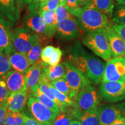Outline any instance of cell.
I'll return each mask as SVG.
<instances>
[{
	"label": "cell",
	"mask_w": 125,
	"mask_h": 125,
	"mask_svg": "<svg viewBox=\"0 0 125 125\" xmlns=\"http://www.w3.org/2000/svg\"><path fill=\"white\" fill-rule=\"evenodd\" d=\"M73 101L78 111H84L97 108L100 97L94 87L90 85L79 90L73 98Z\"/></svg>",
	"instance_id": "obj_7"
},
{
	"label": "cell",
	"mask_w": 125,
	"mask_h": 125,
	"mask_svg": "<svg viewBox=\"0 0 125 125\" xmlns=\"http://www.w3.org/2000/svg\"><path fill=\"white\" fill-rule=\"evenodd\" d=\"M89 4L93 6L105 15H112L115 8V0H91Z\"/></svg>",
	"instance_id": "obj_23"
},
{
	"label": "cell",
	"mask_w": 125,
	"mask_h": 125,
	"mask_svg": "<svg viewBox=\"0 0 125 125\" xmlns=\"http://www.w3.org/2000/svg\"><path fill=\"white\" fill-rule=\"evenodd\" d=\"M25 27L40 35L52 37L51 32L44 22L42 17L38 10L29 12L23 20Z\"/></svg>",
	"instance_id": "obj_11"
},
{
	"label": "cell",
	"mask_w": 125,
	"mask_h": 125,
	"mask_svg": "<svg viewBox=\"0 0 125 125\" xmlns=\"http://www.w3.org/2000/svg\"><path fill=\"white\" fill-rule=\"evenodd\" d=\"M82 41L85 46L103 60H108L111 58V52L105 30L88 31Z\"/></svg>",
	"instance_id": "obj_3"
},
{
	"label": "cell",
	"mask_w": 125,
	"mask_h": 125,
	"mask_svg": "<svg viewBox=\"0 0 125 125\" xmlns=\"http://www.w3.org/2000/svg\"><path fill=\"white\" fill-rule=\"evenodd\" d=\"M55 12L58 23L65 19H75L74 16L67 10L65 6L60 5L55 10Z\"/></svg>",
	"instance_id": "obj_33"
},
{
	"label": "cell",
	"mask_w": 125,
	"mask_h": 125,
	"mask_svg": "<svg viewBox=\"0 0 125 125\" xmlns=\"http://www.w3.org/2000/svg\"><path fill=\"white\" fill-rule=\"evenodd\" d=\"M10 66L14 71L24 74L31 67L26 54L16 52L9 56Z\"/></svg>",
	"instance_id": "obj_21"
},
{
	"label": "cell",
	"mask_w": 125,
	"mask_h": 125,
	"mask_svg": "<svg viewBox=\"0 0 125 125\" xmlns=\"http://www.w3.org/2000/svg\"><path fill=\"white\" fill-rule=\"evenodd\" d=\"M70 125H82L81 123L79 121H75V120H73L70 123Z\"/></svg>",
	"instance_id": "obj_45"
},
{
	"label": "cell",
	"mask_w": 125,
	"mask_h": 125,
	"mask_svg": "<svg viewBox=\"0 0 125 125\" xmlns=\"http://www.w3.org/2000/svg\"><path fill=\"white\" fill-rule=\"evenodd\" d=\"M54 49H55V48L51 46V45H48V46H45L44 48H43L41 56L42 61L44 62H46V63H49L50 59H51V56H52Z\"/></svg>",
	"instance_id": "obj_36"
},
{
	"label": "cell",
	"mask_w": 125,
	"mask_h": 125,
	"mask_svg": "<svg viewBox=\"0 0 125 125\" xmlns=\"http://www.w3.org/2000/svg\"><path fill=\"white\" fill-rule=\"evenodd\" d=\"M56 32L62 40H74L80 35L81 29L75 19H69L62 20L58 23Z\"/></svg>",
	"instance_id": "obj_12"
},
{
	"label": "cell",
	"mask_w": 125,
	"mask_h": 125,
	"mask_svg": "<svg viewBox=\"0 0 125 125\" xmlns=\"http://www.w3.org/2000/svg\"><path fill=\"white\" fill-rule=\"evenodd\" d=\"M99 94L104 101L117 103L125 100V82H102Z\"/></svg>",
	"instance_id": "obj_9"
},
{
	"label": "cell",
	"mask_w": 125,
	"mask_h": 125,
	"mask_svg": "<svg viewBox=\"0 0 125 125\" xmlns=\"http://www.w3.org/2000/svg\"><path fill=\"white\" fill-rule=\"evenodd\" d=\"M2 53H4V52H3V51H2V49H1V48H0V54H2Z\"/></svg>",
	"instance_id": "obj_50"
},
{
	"label": "cell",
	"mask_w": 125,
	"mask_h": 125,
	"mask_svg": "<svg viewBox=\"0 0 125 125\" xmlns=\"http://www.w3.org/2000/svg\"><path fill=\"white\" fill-rule=\"evenodd\" d=\"M124 108L109 104H103L97 108L100 125H110L122 114Z\"/></svg>",
	"instance_id": "obj_14"
},
{
	"label": "cell",
	"mask_w": 125,
	"mask_h": 125,
	"mask_svg": "<svg viewBox=\"0 0 125 125\" xmlns=\"http://www.w3.org/2000/svg\"><path fill=\"white\" fill-rule=\"evenodd\" d=\"M10 94L4 76H2L0 78V104L6 103Z\"/></svg>",
	"instance_id": "obj_34"
},
{
	"label": "cell",
	"mask_w": 125,
	"mask_h": 125,
	"mask_svg": "<svg viewBox=\"0 0 125 125\" xmlns=\"http://www.w3.org/2000/svg\"><path fill=\"white\" fill-rule=\"evenodd\" d=\"M15 1L16 2V4L18 5V7L20 9L21 7H22V5H24V1H23V0H15Z\"/></svg>",
	"instance_id": "obj_44"
},
{
	"label": "cell",
	"mask_w": 125,
	"mask_h": 125,
	"mask_svg": "<svg viewBox=\"0 0 125 125\" xmlns=\"http://www.w3.org/2000/svg\"><path fill=\"white\" fill-rule=\"evenodd\" d=\"M114 29L116 31V32L121 37V38L125 41V26L114 24L112 26Z\"/></svg>",
	"instance_id": "obj_39"
},
{
	"label": "cell",
	"mask_w": 125,
	"mask_h": 125,
	"mask_svg": "<svg viewBox=\"0 0 125 125\" xmlns=\"http://www.w3.org/2000/svg\"><path fill=\"white\" fill-rule=\"evenodd\" d=\"M9 56L4 53L0 54V78L12 69L9 62Z\"/></svg>",
	"instance_id": "obj_31"
},
{
	"label": "cell",
	"mask_w": 125,
	"mask_h": 125,
	"mask_svg": "<svg viewBox=\"0 0 125 125\" xmlns=\"http://www.w3.org/2000/svg\"><path fill=\"white\" fill-rule=\"evenodd\" d=\"M26 115L21 112H15L7 109L5 125H23Z\"/></svg>",
	"instance_id": "obj_27"
},
{
	"label": "cell",
	"mask_w": 125,
	"mask_h": 125,
	"mask_svg": "<svg viewBox=\"0 0 125 125\" xmlns=\"http://www.w3.org/2000/svg\"><path fill=\"white\" fill-rule=\"evenodd\" d=\"M50 89H51L53 94L55 96V97L58 100L60 101L65 107H74V102L73 100H72L69 96L59 91L58 90L54 88L53 86H52L51 84H50Z\"/></svg>",
	"instance_id": "obj_28"
},
{
	"label": "cell",
	"mask_w": 125,
	"mask_h": 125,
	"mask_svg": "<svg viewBox=\"0 0 125 125\" xmlns=\"http://www.w3.org/2000/svg\"><path fill=\"white\" fill-rule=\"evenodd\" d=\"M39 12L42 17L43 19L44 20V22L46 24L48 29H49L52 37L56 32L57 24H58L55 10Z\"/></svg>",
	"instance_id": "obj_25"
},
{
	"label": "cell",
	"mask_w": 125,
	"mask_h": 125,
	"mask_svg": "<svg viewBox=\"0 0 125 125\" xmlns=\"http://www.w3.org/2000/svg\"><path fill=\"white\" fill-rule=\"evenodd\" d=\"M110 125H125V108H124L122 114L119 118Z\"/></svg>",
	"instance_id": "obj_41"
},
{
	"label": "cell",
	"mask_w": 125,
	"mask_h": 125,
	"mask_svg": "<svg viewBox=\"0 0 125 125\" xmlns=\"http://www.w3.org/2000/svg\"><path fill=\"white\" fill-rule=\"evenodd\" d=\"M42 64L43 68L41 77L50 83L64 77L66 74L65 68L62 64H59L56 65H50L49 64L43 62Z\"/></svg>",
	"instance_id": "obj_18"
},
{
	"label": "cell",
	"mask_w": 125,
	"mask_h": 125,
	"mask_svg": "<svg viewBox=\"0 0 125 125\" xmlns=\"http://www.w3.org/2000/svg\"><path fill=\"white\" fill-rule=\"evenodd\" d=\"M68 59L69 63L81 70L92 82L98 85L102 81L105 63L87 52L80 43L74 45Z\"/></svg>",
	"instance_id": "obj_1"
},
{
	"label": "cell",
	"mask_w": 125,
	"mask_h": 125,
	"mask_svg": "<svg viewBox=\"0 0 125 125\" xmlns=\"http://www.w3.org/2000/svg\"><path fill=\"white\" fill-rule=\"evenodd\" d=\"M35 1V0H23V1H24V5H28L32 4Z\"/></svg>",
	"instance_id": "obj_46"
},
{
	"label": "cell",
	"mask_w": 125,
	"mask_h": 125,
	"mask_svg": "<svg viewBox=\"0 0 125 125\" xmlns=\"http://www.w3.org/2000/svg\"><path fill=\"white\" fill-rule=\"evenodd\" d=\"M66 74L64 76L69 85L70 90V97L73 98L82 88L91 85L92 81L81 70L68 62H63Z\"/></svg>",
	"instance_id": "obj_5"
},
{
	"label": "cell",
	"mask_w": 125,
	"mask_h": 125,
	"mask_svg": "<svg viewBox=\"0 0 125 125\" xmlns=\"http://www.w3.org/2000/svg\"><path fill=\"white\" fill-rule=\"evenodd\" d=\"M42 61L38 60L34 64L31 65V67L24 74L29 93H30L32 88L38 84L42 71Z\"/></svg>",
	"instance_id": "obj_17"
},
{
	"label": "cell",
	"mask_w": 125,
	"mask_h": 125,
	"mask_svg": "<svg viewBox=\"0 0 125 125\" xmlns=\"http://www.w3.org/2000/svg\"><path fill=\"white\" fill-rule=\"evenodd\" d=\"M60 5V0H48L41 3L39 5L38 11H53Z\"/></svg>",
	"instance_id": "obj_32"
},
{
	"label": "cell",
	"mask_w": 125,
	"mask_h": 125,
	"mask_svg": "<svg viewBox=\"0 0 125 125\" xmlns=\"http://www.w3.org/2000/svg\"><path fill=\"white\" fill-rule=\"evenodd\" d=\"M30 94L31 96L38 100L40 102L44 104L46 107L49 108L56 114H57V115H60V111L58 105L53 101L52 100L51 98L47 97L46 95L42 92L40 89V87H39L38 84L32 88Z\"/></svg>",
	"instance_id": "obj_22"
},
{
	"label": "cell",
	"mask_w": 125,
	"mask_h": 125,
	"mask_svg": "<svg viewBox=\"0 0 125 125\" xmlns=\"http://www.w3.org/2000/svg\"><path fill=\"white\" fill-rule=\"evenodd\" d=\"M40 38V35L30 29L20 27L13 29L12 40L16 52L27 54Z\"/></svg>",
	"instance_id": "obj_4"
},
{
	"label": "cell",
	"mask_w": 125,
	"mask_h": 125,
	"mask_svg": "<svg viewBox=\"0 0 125 125\" xmlns=\"http://www.w3.org/2000/svg\"><path fill=\"white\" fill-rule=\"evenodd\" d=\"M4 78L10 93L20 91H27L23 73L14 70L10 71L4 75Z\"/></svg>",
	"instance_id": "obj_15"
},
{
	"label": "cell",
	"mask_w": 125,
	"mask_h": 125,
	"mask_svg": "<svg viewBox=\"0 0 125 125\" xmlns=\"http://www.w3.org/2000/svg\"><path fill=\"white\" fill-rule=\"evenodd\" d=\"M117 4L125 7V0H115Z\"/></svg>",
	"instance_id": "obj_47"
},
{
	"label": "cell",
	"mask_w": 125,
	"mask_h": 125,
	"mask_svg": "<svg viewBox=\"0 0 125 125\" xmlns=\"http://www.w3.org/2000/svg\"><path fill=\"white\" fill-rule=\"evenodd\" d=\"M112 21L115 24L125 26V7L117 4L114 12Z\"/></svg>",
	"instance_id": "obj_29"
},
{
	"label": "cell",
	"mask_w": 125,
	"mask_h": 125,
	"mask_svg": "<svg viewBox=\"0 0 125 125\" xmlns=\"http://www.w3.org/2000/svg\"><path fill=\"white\" fill-rule=\"evenodd\" d=\"M38 85L42 92L44 94L46 95L47 97H48L49 98H51L52 100L54 102L58 105L59 109H60V112H65L66 107H65L60 101L58 100L55 97V96L53 94V93H52L51 90L50 89V82H48V81L45 80V79L41 77L38 82Z\"/></svg>",
	"instance_id": "obj_24"
},
{
	"label": "cell",
	"mask_w": 125,
	"mask_h": 125,
	"mask_svg": "<svg viewBox=\"0 0 125 125\" xmlns=\"http://www.w3.org/2000/svg\"><path fill=\"white\" fill-rule=\"evenodd\" d=\"M27 91H20L10 93L8 98L6 104L8 111L21 112L24 108L29 99Z\"/></svg>",
	"instance_id": "obj_16"
},
{
	"label": "cell",
	"mask_w": 125,
	"mask_h": 125,
	"mask_svg": "<svg viewBox=\"0 0 125 125\" xmlns=\"http://www.w3.org/2000/svg\"><path fill=\"white\" fill-rule=\"evenodd\" d=\"M102 82H125V57H115L107 61Z\"/></svg>",
	"instance_id": "obj_8"
},
{
	"label": "cell",
	"mask_w": 125,
	"mask_h": 125,
	"mask_svg": "<svg viewBox=\"0 0 125 125\" xmlns=\"http://www.w3.org/2000/svg\"><path fill=\"white\" fill-rule=\"evenodd\" d=\"M23 125H40V124L34 119L30 118L26 115L24 119V123Z\"/></svg>",
	"instance_id": "obj_42"
},
{
	"label": "cell",
	"mask_w": 125,
	"mask_h": 125,
	"mask_svg": "<svg viewBox=\"0 0 125 125\" xmlns=\"http://www.w3.org/2000/svg\"><path fill=\"white\" fill-rule=\"evenodd\" d=\"M48 1V0H35L34 2H36L37 3H38V4H41V3H42V2H44L45 1Z\"/></svg>",
	"instance_id": "obj_49"
},
{
	"label": "cell",
	"mask_w": 125,
	"mask_h": 125,
	"mask_svg": "<svg viewBox=\"0 0 125 125\" xmlns=\"http://www.w3.org/2000/svg\"><path fill=\"white\" fill-rule=\"evenodd\" d=\"M27 105L32 116L40 125H53L58 116L38 100L30 94Z\"/></svg>",
	"instance_id": "obj_6"
},
{
	"label": "cell",
	"mask_w": 125,
	"mask_h": 125,
	"mask_svg": "<svg viewBox=\"0 0 125 125\" xmlns=\"http://www.w3.org/2000/svg\"><path fill=\"white\" fill-rule=\"evenodd\" d=\"M67 2V0H60V5H61L65 6L66 5Z\"/></svg>",
	"instance_id": "obj_48"
},
{
	"label": "cell",
	"mask_w": 125,
	"mask_h": 125,
	"mask_svg": "<svg viewBox=\"0 0 125 125\" xmlns=\"http://www.w3.org/2000/svg\"><path fill=\"white\" fill-rule=\"evenodd\" d=\"M0 12L13 23L20 18V9L15 0H0Z\"/></svg>",
	"instance_id": "obj_19"
},
{
	"label": "cell",
	"mask_w": 125,
	"mask_h": 125,
	"mask_svg": "<svg viewBox=\"0 0 125 125\" xmlns=\"http://www.w3.org/2000/svg\"><path fill=\"white\" fill-rule=\"evenodd\" d=\"M13 23L0 12V48L9 56L16 52L12 40Z\"/></svg>",
	"instance_id": "obj_10"
},
{
	"label": "cell",
	"mask_w": 125,
	"mask_h": 125,
	"mask_svg": "<svg viewBox=\"0 0 125 125\" xmlns=\"http://www.w3.org/2000/svg\"><path fill=\"white\" fill-rule=\"evenodd\" d=\"M71 13L81 30L86 32L106 30L111 26L107 15L89 4L78 8Z\"/></svg>",
	"instance_id": "obj_2"
},
{
	"label": "cell",
	"mask_w": 125,
	"mask_h": 125,
	"mask_svg": "<svg viewBox=\"0 0 125 125\" xmlns=\"http://www.w3.org/2000/svg\"><path fill=\"white\" fill-rule=\"evenodd\" d=\"M90 1H91V0H77V2L79 7H82L86 5Z\"/></svg>",
	"instance_id": "obj_43"
},
{
	"label": "cell",
	"mask_w": 125,
	"mask_h": 125,
	"mask_svg": "<svg viewBox=\"0 0 125 125\" xmlns=\"http://www.w3.org/2000/svg\"><path fill=\"white\" fill-rule=\"evenodd\" d=\"M7 114V106L6 103L0 104V125H5Z\"/></svg>",
	"instance_id": "obj_38"
},
{
	"label": "cell",
	"mask_w": 125,
	"mask_h": 125,
	"mask_svg": "<svg viewBox=\"0 0 125 125\" xmlns=\"http://www.w3.org/2000/svg\"><path fill=\"white\" fill-rule=\"evenodd\" d=\"M73 121V116L64 112L57 116L53 125H70Z\"/></svg>",
	"instance_id": "obj_35"
},
{
	"label": "cell",
	"mask_w": 125,
	"mask_h": 125,
	"mask_svg": "<svg viewBox=\"0 0 125 125\" xmlns=\"http://www.w3.org/2000/svg\"><path fill=\"white\" fill-rule=\"evenodd\" d=\"M106 34L111 52L112 57L125 56V41L114 29L112 26L105 30Z\"/></svg>",
	"instance_id": "obj_13"
},
{
	"label": "cell",
	"mask_w": 125,
	"mask_h": 125,
	"mask_svg": "<svg viewBox=\"0 0 125 125\" xmlns=\"http://www.w3.org/2000/svg\"><path fill=\"white\" fill-rule=\"evenodd\" d=\"M65 8L70 13H71V12H73L75 9L79 8L77 0H67Z\"/></svg>",
	"instance_id": "obj_40"
},
{
	"label": "cell",
	"mask_w": 125,
	"mask_h": 125,
	"mask_svg": "<svg viewBox=\"0 0 125 125\" xmlns=\"http://www.w3.org/2000/svg\"><path fill=\"white\" fill-rule=\"evenodd\" d=\"M50 84L56 89L58 90L59 91L68 95L70 97L71 90H70L69 85L64 77L61 78L60 79L52 81L50 83Z\"/></svg>",
	"instance_id": "obj_30"
},
{
	"label": "cell",
	"mask_w": 125,
	"mask_h": 125,
	"mask_svg": "<svg viewBox=\"0 0 125 125\" xmlns=\"http://www.w3.org/2000/svg\"><path fill=\"white\" fill-rule=\"evenodd\" d=\"M42 49V40H41L40 38L35 43L29 52V53L26 54L31 65L34 64L35 62L39 60L40 57L41 56Z\"/></svg>",
	"instance_id": "obj_26"
},
{
	"label": "cell",
	"mask_w": 125,
	"mask_h": 125,
	"mask_svg": "<svg viewBox=\"0 0 125 125\" xmlns=\"http://www.w3.org/2000/svg\"><path fill=\"white\" fill-rule=\"evenodd\" d=\"M62 56V51L59 48H55V49L53 53L52 56L50 59L49 65H56L59 64V62L61 60Z\"/></svg>",
	"instance_id": "obj_37"
},
{
	"label": "cell",
	"mask_w": 125,
	"mask_h": 125,
	"mask_svg": "<svg viewBox=\"0 0 125 125\" xmlns=\"http://www.w3.org/2000/svg\"><path fill=\"white\" fill-rule=\"evenodd\" d=\"M73 115L82 125H100L97 108L81 112L75 109Z\"/></svg>",
	"instance_id": "obj_20"
}]
</instances>
